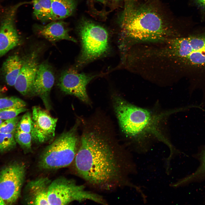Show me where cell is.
I'll return each instance as SVG.
<instances>
[{"label": "cell", "mask_w": 205, "mask_h": 205, "mask_svg": "<svg viewBox=\"0 0 205 205\" xmlns=\"http://www.w3.org/2000/svg\"><path fill=\"white\" fill-rule=\"evenodd\" d=\"M80 144L74 166L87 184L107 191L126 184L128 164L121 147L93 132L85 134Z\"/></svg>", "instance_id": "1"}, {"label": "cell", "mask_w": 205, "mask_h": 205, "mask_svg": "<svg viewBox=\"0 0 205 205\" xmlns=\"http://www.w3.org/2000/svg\"><path fill=\"white\" fill-rule=\"evenodd\" d=\"M32 127V115L30 112H27L19 121L16 129L24 132L31 133Z\"/></svg>", "instance_id": "24"}, {"label": "cell", "mask_w": 205, "mask_h": 205, "mask_svg": "<svg viewBox=\"0 0 205 205\" xmlns=\"http://www.w3.org/2000/svg\"><path fill=\"white\" fill-rule=\"evenodd\" d=\"M96 1L100 2L101 3L104 4L105 3L107 0H95Z\"/></svg>", "instance_id": "28"}, {"label": "cell", "mask_w": 205, "mask_h": 205, "mask_svg": "<svg viewBox=\"0 0 205 205\" xmlns=\"http://www.w3.org/2000/svg\"><path fill=\"white\" fill-rule=\"evenodd\" d=\"M165 56L175 59L194 72L205 73V34L177 38L168 40Z\"/></svg>", "instance_id": "4"}, {"label": "cell", "mask_w": 205, "mask_h": 205, "mask_svg": "<svg viewBox=\"0 0 205 205\" xmlns=\"http://www.w3.org/2000/svg\"><path fill=\"white\" fill-rule=\"evenodd\" d=\"M196 4L205 11V0H194Z\"/></svg>", "instance_id": "26"}, {"label": "cell", "mask_w": 205, "mask_h": 205, "mask_svg": "<svg viewBox=\"0 0 205 205\" xmlns=\"http://www.w3.org/2000/svg\"><path fill=\"white\" fill-rule=\"evenodd\" d=\"M33 14L38 20L44 22L52 20V11L50 0H32Z\"/></svg>", "instance_id": "18"}, {"label": "cell", "mask_w": 205, "mask_h": 205, "mask_svg": "<svg viewBox=\"0 0 205 205\" xmlns=\"http://www.w3.org/2000/svg\"><path fill=\"white\" fill-rule=\"evenodd\" d=\"M26 102L15 97H6L0 98V109L9 108L25 107Z\"/></svg>", "instance_id": "21"}, {"label": "cell", "mask_w": 205, "mask_h": 205, "mask_svg": "<svg viewBox=\"0 0 205 205\" xmlns=\"http://www.w3.org/2000/svg\"><path fill=\"white\" fill-rule=\"evenodd\" d=\"M37 52L32 51L23 63L14 84L15 89L24 96L30 95L32 85L39 65Z\"/></svg>", "instance_id": "13"}, {"label": "cell", "mask_w": 205, "mask_h": 205, "mask_svg": "<svg viewBox=\"0 0 205 205\" xmlns=\"http://www.w3.org/2000/svg\"><path fill=\"white\" fill-rule=\"evenodd\" d=\"M75 127L64 132L44 150L39 161V166L45 170L66 167L73 161L79 147Z\"/></svg>", "instance_id": "5"}, {"label": "cell", "mask_w": 205, "mask_h": 205, "mask_svg": "<svg viewBox=\"0 0 205 205\" xmlns=\"http://www.w3.org/2000/svg\"><path fill=\"white\" fill-rule=\"evenodd\" d=\"M1 91H1V88L0 86V95H1Z\"/></svg>", "instance_id": "31"}, {"label": "cell", "mask_w": 205, "mask_h": 205, "mask_svg": "<svg viewBox=\"0 0 205 205\" xmlns=\"http://www.w3.org/2000/svg\"><path fill=\"white\" fill-rule=\"evenodd\" d=\"M48 199L49 205H67L75 201L87 200L107 204L102 196L87 190L84 186L77 184L73 180L64 177L58 178L51 182Z\"/></svg>", "instance_id": "7"}, {"label": "cell", "mask_w": 205, "mask_h": 205, "mask_svg": "<svg viewBox=\"0 0 205 205\" xmlns=\"http://www.w3.org/2000/svg\"><path fill=\"white\" fill-rule=\"evenodd\" d=\"M23 63V60L15 55L9 57L3 63L2 72L5 82L8 85H14Z\"/></svg>", "instance_id": "16"}, {"label": "cell", "mask_w": 205, "mask_h": 205, "mask_svg": "<svg viewBox=\"0 0 205 205\" xmlns=\"http://www.w3.org/2000/svg\"><path fill=\"white\" fill-rule=\"evenodd\" d=\"M31 135L32 140L38 144H42L53 139L58 119L51 116L40 107L32 109Z\"/></svg>", "instance_id": "11"}, {"label": "cell", "mask_w": 205, "mask_h": 205, "mask_svg": "<svg viewBox=\"0 0 205 205\" xmlns=\"http://www.w3.org/2000/svg\"><path fill=\"white\" fill-rule=\"evenodd\" d=\"M14 134L0 133V153H4L12 150L16 146Z\"/></svg>", "instance_id": "19"}, {"label": "cell", "mask_w": 205, "mask_h": 205, "mask_svg": "<svg viewBox=\"0 0 205 205\" xmlns=\"http://www.w3.org/2000/svg\"><path fill=\"white\" fill-rule=\"evenodd\" d=\"M114 108L121 127L128 136L138 140L153 136L165 140L159 129L160 121L168 113H154L149 110L132 105L116 97Z\"/></svg>", "instance_id": "3"}, {"label": "cell", "mask_w": 205, "mask_h": 205, "mask_svg": "<svg viewBox=\"0 0 205 205\" xmlns=\"http://www.w3.org/2000/svg\"><path fill=\"white\" fill-rule=\"evenodd\" d=\"M3 120L0 119V125L3 122Z\"/></svg>", "instance_id": "30"}, {"label": "cell", "mask_w": 205, "mask_h": 205, "mask_svg": "<svg viewBox=\"0 0 205 205\" xmlns=\"http://www.w3.org/2000/svg\"><path fill=\"white\" fill-rule=\"evenodd\" d=\"M25 107L9 108L0 109V119L7 120L14 118L19 114L26 111Z\"/></svg>", "instance_id": "23"}, {"label": "cell", "mask_w": 205, "mask_h": 205, "mask_svg": "<svg viewBox=\"0 0 205 205\" xmlns=\"http://www.w3.org/2000/svg\"><path fill=\"white\" fill-rule=\"evenodd\" d=\"M54 81V73L50 65L45 62L39 64L32 85L30 95L39 96L48 110L51 108L50 94Z\"/></svg>", "instance_id": "12"}, {"label": "cell", "mask_w": 205, "mask_h": 205, "mask_svg": "<svg viewBox=\"0 0 205 205\" xmlns=\"http://www.w3.org/2000/svg\"><path fill=\"white\" fill-rule=\"evenodd\" d=\"M95 76L80 73L73 69H68L61 74L58 80V85L65 93L74 95L87 103L89 102V100L86 87Z\"/></svg>", "instance_id": "10"}, {"label": "cell", "mask_w": 205, "mask_h": 205, "mask_svg": "<svg viewBox=\"0 0 205 205\" xmlns=\"http://www.w3.org/2000/svg\"><path fill=\"white\" fill-rule=\"evenodd\" d=\"M5 205V204L3 200V199H2V198H1V197L0 196V205Z\"/></svg>", "instance_id": "29"}, {"label": "cell", "mask_w": 205, "mask_h": 205, "mask_svg": "<svg viewBox=\"0 0 205 205\" xmlns=\"http://www.w3.org/2000/svg\"><path fill=\"white\" fill-rule=\"evenodd\" d=\"M25 165L15 161L0 170V196L5 204L15 203L19 198L25 175Z\"/></svg>", "instance_id": "8"}, {"label": "cell", "mask_w": 205, "mask_h": 205, "mask_svg": "<svg viewBox=\"0 0 205 205\" xmlns=\"http://www.w3.org/2000/svg\"><path fill=\"white\" fill-rule=\"evenodd\" d=\"M51 181L41 177L29 182L25 187V200L28 204L49 205L48 195Z\"/></svg>", "instance_id": "14"}, {"label": "cell", "mask_w": 205, "mask_h": 205, "mask_svg": "<svg viewBox=\"0 0 205 205\" xmlns=\"http://www.w3.org/2000/svg\"><path fill=\"white\" fill-rule=\"evenodd\" d=\"M202 164L199 169L192 176L194 177L201 173L205 174V149L204 150L202 157Z\"/></svg>", "instance_id": "25"}, {"label": "cell", "mask_w": 205, "mask_h": 205, "mask_svg": "<svg viewBox=\"0 0 205 205\" xmlns=\"http://www.w3.org/2000/svg\"><path fill=\"white\" fill-rule=\"evenodd\" d=\"M122 31L127 36L139 41L163 40L171 32L160 15L150 7L133 2L126 6L122 15Z\"/></svg>", "instance_id": "2"}, {"label": "cell", "mask_w": 205, "mask_h": 205, "mask_svg": "<svg viewBox=\"0 0 205 205\" xmlns=\"http://www.w3.org/2000/svg\"><path fill=\"white\" fill-rule=\"evenodd\" d=\"M52 11V20H60L73 15L76 9V0H50Z\"/></svg>", "instance_id": "17"}, {"label": "cell", "mask_w": 205, "mask_h": 205, "mask_svg": "<svg viewBox=\"0 0 205 205\" xmlns=\"http://www.w3.org/2000/svg\"><path fill=\"white\" fill-rule=\"evenodd\" d=\"M19 120V117L16 116L3 122L0 125V133L15 134Z\"/></svg>", "instance_id": "22"}, {"label": "cell", "mask_w": 205, "mask_h": 205, "mask_svg": "<svg viewBox=\"0 0 205 205\" xmlns=\"http://www.w3.org/2000/svg\"><path fill=\"white\" fill-rule=\"evenodd\" d=\"M33 28L37 34L52 43L62 40L77 42L69 35L67 23L62 21L52 22L46 25L36 24Z\"/></svg>", "instance_id": "15"}, {"label": "cell", "mask_w": 205, "mask_h": 205, "mask_svg": "<svg viewBox=\"0 0 205 205\" xmlns=\"http://www.w3.org/2000/svg\"><path fill=\"white\" fill-rule=\"evenodd\" d=\"M77 30L81 44L79 64L98 58L107 52L108 34L104 28L83 18L80 21Z\"/></svg>", "instance_id": "6"}, {"label": "cell", "mask_w": 205, "mask_h": 205, "mask_svg": "<svg viewBox=\"0 0 205 205\" xmlns=\"http://www.w3.org/2000/svg\"><path fill=\"white\" fill-rule=\"evenodd\" d=\"M26 3H19L9 7L2 17L0 23V57L20 43V37L15 25V17L18 8Z\"/></svg>", "instance_id": "9"}, {"label": "cell", "mask_w": 205, "mask_h": 205, "mask_svg": "<svg viewBox=\"0 0 205 205\" xmlns=\"http://www.w3.org/2000/svg\"><path fill=\"white\" fill-rule=\"evenodd\" d=\"M14 136L17 143L26 151H29L31 149L32 140L31 133L21 131L16 129Z\"/></svg>", "instance_id": "20"}, {"label": "cell", "mask_w": 205, "mask_h": 205, "mask_svg": "<svg viewBox=\"0 0 205 205\" xmlns=\"http://www.w3.org/2000/svg\"><path fill=\"white\" fill-rule=\"evenodd\" d=\"M124 0H110L112 3L114 5H117Z\"/></svg>", "instance_id": "27"}]
</instances>
